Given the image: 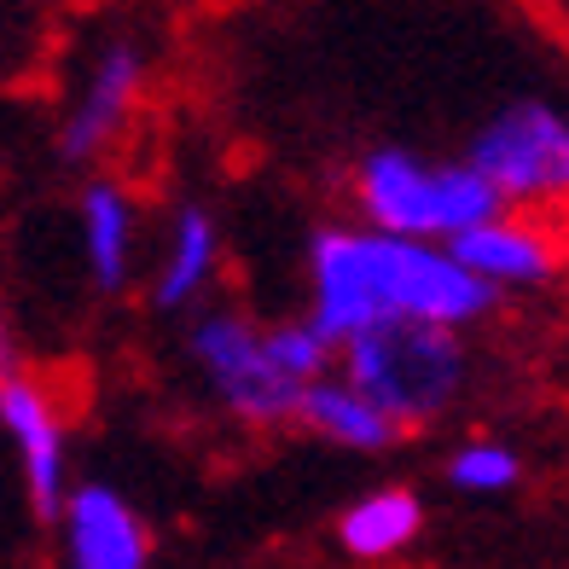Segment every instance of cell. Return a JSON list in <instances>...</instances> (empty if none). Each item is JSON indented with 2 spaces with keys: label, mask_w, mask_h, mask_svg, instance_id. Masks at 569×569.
I'll list each match as a JSON object with an SVG mask.
<instances>
[{
  "label": "cell",
  "mask_w": 569,
  "mask_h": 569,
  "mask_svg": "<svg viewBox=\"0 0 569 569\" xmlns=\"http://www.w3.org/2000/svg\"><path fill=\"white\" fill-rule=\"evenodd\" d=\"M495 302L500 297L448 244L396 239L367 221H326L302 244V315L338 349L378 326L471 331Z\"/></svg>",
  "instance_id": "1"
},
{
  "label": "cell",
  "mask_w": 569,
  "mask_h": 569,
  "mask_svg": "<svg viewBox=\"0 0 569 569\" xmlns=\"http://www.w3.org/2000/svg\"><path fill=\"white\" fill-rule=\"evenodd\" d=\"M187 372L198 378L203 401L244 430L297 425L308 390L338 372V343L308 320H262L239 302H210L187 320Z\"/></svg>",
  "instance_id": "2"
},
{
  "label": "cell",
  "mask_w": 569,
  "mask_h": 569,
  "mask_svg": "<svg viewBox=\"0 0 569 569\" xmlns=\"http://www.w3.org/2000/svg\"><path fill=\"white\" fill-rule=\"evenodd\" d=\"M349 210L396 239L419 244H459L471 227L500 216V192L482 180V169L465 158H430L412 146H372L349 169Z\"/></svg>",
  "instance_id": "3"
},
{
  "label": "cell",
  "mask_w": 569,
  "mask_h": 569,
  "mask_svg": "<svg viewBox=\"0 0 569 569\" xmlns=\"http://www.w3.org/2000/svg\"><path fill=\"white\" fill-rule=\"evenodd\" d=\"M338 372L349 383H360L407 436H419L430 425H442L465 401L477 360H471L465 331H448V326H378V331H367V338L338 349Z\"/></svg>",
  "instance_id": "4"
},
{
  "label": "cell",
  "mask_w": 569,
  "mask_h": 569,
  "mask_svg": "<svg viewBox=\"0 0 569 569\" xmlns=\"http://www.w3.org/2000/svg\"><path fill=\"white\" fill-rule=\"evenodd\" d=\"M465 158L500 192L506 210L569 216V117L552 99H506L465 140Z\"/></svg>",
  "instance_id": "5"
},
{
  "label": "cell",
  "mask_w": 569,
  "mask_h": 569,
  "mask_svg": "<svg viewBox=\"0 0 569 569\" xmlns=\"http://www.w3.org/2000/svg\"><path fill=\"white\" fill-rule=\"evenodd\" d=\"M146 88H151V41L134 30L99 36L59 99V122H53L59 163L93 169L99 158H111L128 134V122L146 106Z\"/></svg>",
  "instance_id": "6"
},
{
  "label": "cell",
  "mask_w": 569,
  "mask_h": 569,
  "mask_svg": "<svg viewBox=\"0 0 569 569\" xmlns=\"http://www.w3.org/2000/svg\"><path fill=\"white\" fill-rule=\"evenodd\" d=\"M0 430L12 448L18 495L30 506L36 523H59V511L70 500V419L64 401L53 396V383L41 372L7 360L0 367Z\"/></svg>",
  "instance_id": "7"
},
{
  "label": "cell",
  "mask_w": 569,
  "mask_h": 569,
  "mask_svg": "<svg viewBox=\"0 0 569 569\" xmlns=\"http://www.w3.org/2000/svg\"><path fill=\"white\" fill-rule=\"evenodd\" d=\"M453 256L471 268L495 297H540L552 291L569 268V244L552 216H523V210H500L482 227H471L453 244Z\"/></svg>",
  "instance_id": "8"
},
{
  "label": "cell",
  "mask_w": 569,
  "mask_h": 569,
  "mask_svg": "<svg viewBox=\"0 0 569 569\" xmlns=\"http://www.w3.org/2000/svg\"><path fill=\"white\" fill-rule=\"evenodd\" d=\"M221 279V221L210 203H174L158 227V250L146 262V302L158 315L192 320L210 308Z\"/></svg>",
  "instance_id": "9"
},
{
  "label": "cell",
  "mask_w": 569,
  "mask_h": 569,
  "mask_svg": "<svg viewBox=\"0 0 569 569\" xmlns=\"http://www.w3.org/2000/svg\"><path fill=\"white\" fill-rule=\"evenodd\" d=\"M59 569H151V529L111 482H76L59 511Z\"/></svg>",
  "instance_id": "10"
},
{
  "label": "cell",
  "mask_w": 569,
  "mask_h": 569,
  "mask_svg": "<svg viewBox=\"0 0 569 569\" xmlns=\"http://www.w3.org/2000/svg\"><path fill=\"white\" fill-rule=\"evenodd\" d=\"M146 250V221L134 192L117 174H88L76 187V256L99 297H122L140 273Z\"/></svg>",
  "instance_id": "11"
},
{
  "label": "cell",
  "mask_w": 569,
  "mask_h": 569,
  "mask_svg": "<svg viewBox=\"0 0 569 569\" xmlns=\"http://www.w3.org/2000/svg\"><path fill=\"white\" fill-rule=\"evenodd\" d=\"M297 430H308L315 442H326V448H343V453H390L396 442H401V425L383 412L360 383H349L343 372H326L315 390H308V401H302V412H297Z\"/></svg>",
  "instance_id": "12"
},
{
  "label": "cell",
  "mask_w": 569,
  "mask_h": 569,
  "mask_svg": "<svg viewBox=\"0 0 569 569\" xmlns=\"http://www.w3.org/2000/svg\"><path fill=\"white\" fill-rule=\"evenodd\" d=\"M425 535V500L407 482H383L355 495L338 517V547L355 563H390Z\"/></svg>",
  "instance_id": "13"
},
{
  "label": "cell",
  "mask_w": 569,
  "mask_h": 569,
  "mask_svg": "<svg viewBox=\"0 0 569 569\" xmlns=\"http://www.w3.org/2000/svg\"><path fill=\"white\" fill-rule=\"evenodd\" d=\"M442 482L465 500H500L523 482V453L500 436H465L442 459Z\"/></svg>",
  "instance_id": "14"
}]
</instances>
